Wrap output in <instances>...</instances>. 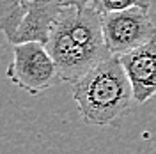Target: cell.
I'll return each mask as SVG.
<instances>
[{
  "mask_svg": "<svg viewBox=\"0 0 156 154\" xmlns=\"http://www.w3.org/2000/svg\"><path fill=\"white\" fill-rule=\"evenodd\" d=\"M44 44L57 64L62 82L71 83L112 55L105 43L101 14L92 4L60 11L50 25Z\"/></svg>",
  "mask_w": 156,
  "mask_h": 154,
  "instance_id": "1",
  "label": "cell"
},
{
  "mask_svg": "<svg viewBox=\"0 0 156 154\" xmlns=\"http://www.w3.org/2000/svg\"><path fill=\"white\" fill-rule=\"evenodd\" d=\"M82 121L89 126H114L135 101L121 57L110 55L71 85Z\"/></svg>",
  "mask_w": 156,
  "mask_h": 154,
  "instance_id": "2",
  "label": "cell"
},
{
  "mask_svg": "<svg viewBox=\"0 0 156 154\" xmlns=\"http://www.w3.org/2000/svg\"><path fill=\"white\" fill-rule=\"evenodd\" d=\"M7 78L12 85L37 96L62 83L53 57L41 41H27L12 44V60L7 68Z\"/></svg>",
  "mask_w": 156,
  "mask_h": 154,
  "instance_id": "4",
  "label": "cell"
},
{
  "mask_svg": "<svg viewBox=\"0 0 156 154\" xmlns=\"http://www.w3.org/2000/svg\"><path fill=\"white\" fill-rule=\"evenodd\" d=\"M103 36L112 55H124L151 41H156V27L147 9H128L101 16Z\"/></svg>",
  "mask_w": 156,
  "mask_h": 154,
  "instance_id": "5",
  "label": "cell"
},
{
  "mask_svg": "<svg viewBox=\"0 0 156 154\" xmlns=\"http://www.w3.org/2000/svg\"><path fill=\"white\" fill-rule=\"evenodd\" d=\"M92 7L103 16L108 12H117V11H128V9H147L151 7V0H92Z\"/></svg>",
  "mask_w": 156,
  "mask_h": 154,
  "instance_id": "7",
  "label": "cell"
},
{
  "mask_svg": "<svg viewBox=\"0 0 156 154\" xmlns=\"http://www.w3.org/2000/svg\"><path fill=\"white\" fill-rule=\"evenodd\" d=\"M92 0H0V27L12 44L46 43L48 30L66 7H82Z\"/></svg>",
  "mask_w": 156,
  "mask_h": 154,
  "instance_id": "3",
  "label": "cell"
},
{
  "mask_svg": "<svg viewBox=\"0 0 156 154\" xmlns=\"http://www.w3.org/2000/svg\"><path fill=\"white\" fill-rule=\"evenodd\" d=\"M128 78L133 87L135 103H146L156 96V41L121 55Z\"/></svg>",
  "mask_w": 156,
  "mask_h": 154,
  "instance_id": "6",
  "label": "cell"
}]
</instances>
